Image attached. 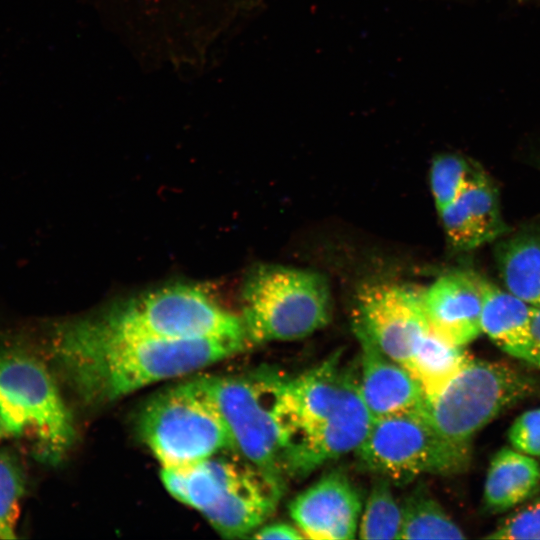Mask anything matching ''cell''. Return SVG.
Masks as SVG:
<instances>
[{
	"label": "cell",
	"mask_w": 540,
	"mask_h": 540,
	"mask_svg": "<svg viewBox=\"0 0 540 540\" xmlns=\"http://www.w3.org/2000/svg\"><path fill=\"white\" fill-rule=\"evenodd\" d=\"M99 319L121 331L161 339L249 342L241 316L191 284H172L143 293Z\"/></svg>",
	"instance_id": "cell-8"
},
{
	"label": "cell",
	"mask_w": 540,
	"mask_h": 540,
	"mask_svg": "<svg viewBox=\"0 0 540 540\" xmlns=\"http://www.w3.org/2000/svg\"><path fill=\"white\" fill-rule=\"evenodd\" d=\"M532 333L536 348L540 354V307H533L532 310Z\"/></svg>",
	"instance_id": "cell-30"
},
{
	"label": "cell",
	"mask_w": 540,
	"mask_h": 540,
	"mask_svg": "<svg viewBox=\"0 0 540 540\" xmlns=\"http://www.w3.org/2000/svg\"><path fill=\"white\" fill-rule=\"evenodd\" d=\"M497 262L506 289L540 307V232L525 230L500 243Z\"/></svg>",
	"instance_id": "cell-19"
},
{
	"label": "cell",
	"mask_w": 540,
	"mask_h": 540,
	"mask_svg": "<svg viewBox=\"0 0 540 540\" xmlns=\"http://www.w3.org/2000/svg\"><path fill=\"white\" fill-rule=\"evenodd\" d=\"M355 453L364 470L406 483L424 474L449 476L466 471L471 444L446 438L421 411H414L373 419Z\"/></svg>",
	"instance_id": "cell-9"
},
{
	"label": "cell",
	"mask_w": 540,
	"mask_h": 540,
	"mask_svg": "<svg viewBox=\"0 0 540 540\" xmlns=\"http://www.w3.org/2000/svg\"><path fill=\"white\" fill-rule=\"evenodd\" d=\"M245 462L236 451L227 450L187 466L162 469L161 479L172 497L201 514L217 501Z\"/></svg>",
	"instance_id": "cell-17"
},
{
	"label": "cell",
	"mask_w": 540,
	"mask_h": 540,
	"mask_svg": "<svg viewBox=\"0 0 540 540\" xmlns=\"http://www.w3.org/2000/svg\"><path fill=\"white\" fill-rule=\"evenodd\" d=\"M242 320L249 342L292 341L325 327L332 305L326 278L314 271L262 264L246 276Z\"/></svg>",
	"instance_id": "cell-4"
},
{
	"label": "cell",
	"mask_w": 540,
	"mask_h": 540,
	"mask_svg": "<svg viewBox=\"0 0 540 540\" xmlns=\"http://www.w3.org/2000/svg\"><path fill=\"white\" fill-rule=\"evenodd\" d=\"M352 326L402 366L430 330L423 292L396 282L364 284L356 293Z\"/></svg>",
	"instance_id": "cell-10"
},
{
	"label": "cell",
	"mask_w": 540,
	"mask_h": 540,
	"mask_svg": "<svg viewBox=\"0 0 540 540\" xmlns=\"http://www.w3.org/2000/svg\"><path fill=\"white\" fill-rule=\"evenodd\" d=\"M236 0H224L220 5L225 8V9H228ZM215 7V6H214ZM216 9L219 8V5L217 7H215ZM202 19L199 17V19H196V20H193V21H188V22H184V23H179V24H174V25H170V26H164L165 29H172L173 32H177L178 30L180 31H187V30H191V29H195V28H198V24H202Z\"/></svg>",
	"instance_id": "cell-29"
},
{
	"label": "cell",
	"mask_w": 540,
	"mask_h": 540,
	"mask_svg": "<svg viewBox=\"0 0 540 540\" xmlns=\"http://www.w3.org/2000/svg\"><path fill=\"white\" fill-rule=\"evenodd\" d=\"M540 483V464L514 448L504 447L492 457L484 485L488 510L501 513L527 500Z\"/></svg>",
	"instance_id": "cell-18"
},
{
	"label": "cell",
	"mask_w": 540,
	"mask_h": 540,
	"mask_svg": "<svg viewBox=\"0 0 540 540\" xmlns=\"http://www.w3.org/2000/svg\"><path fill=\"white\" fill-rule=\"evenodd\" d=\"M25 493V476L11 453L0 451V539L16 538L20 501Z\"/></svg>",
	"instance_id": "cell-24"
},
{
	"label": "cell",
	"mask_w": 540,
	"mask_h": 540,
	"mask_svg": "<svg viewBox=\"0 0 540 540\" xmlns=\"http://www.w3.org/2000/svg\"><path fill=\"white\" fill-rule=\"evenodd\" d=\"M275 411L283 470L295 480L355 452L373 420L359 392L358 363H345L340 351L285 376Z\"/></svg>",
	"instance_id": "cell-2"
},
{
	"label": "cell",
	"mask_w": 540,
	"mask_h": 540,
	"mask_svg": "<svg viewBox=\"0 0 540 540\" xmlns=\"http://www.w3.org/2000/svg\"><path fill=\"white\" fill-rule=\"evenodd\" d=\"M540 395V380L500 362L470 357L421 413L446 438L470 444L473 435L511 406Z\"/></svg>",
	"instance_id": "cell-6"
},
{
	"label": "cell",
	"mask_w": 540,
	"mask_h": 540,
	"mask_svg": "<svg viewBox=\"0 0 540 540\" xmlns=\"http://www.w3.org/2000/svg\"><path fill=\"white\" fill-rule=\"evenodd\" d=\"M401 505L400 539H463L466 537L440 503L422 486L416 487Z\"/></svg>",
	"instance_id": "cell-21"
},
{
	"label": "cell",
	"mask_w": 540,
	"mask_h": 540,
	"mask_svg": "<svg viewBox=\"0 0 540 540\" xmlns=\"http://www.w3.org/2000/svg\"><path fill=\"white\" fill-rule=\"evenodd\" d=\"M439 214L447 239L460 250L477 248L506 231L497 189L477 167L460 196Z\"/></svg>",
	"instance_id": "cell-15"
},
{
	"label": "cell",
	"mask_w": 540,
	"mask_h": 540,
	"mask_svg": "<svg viewBox=\"0 0 540 540\" xmlns=\"http://www.w3.org/2000/svg\"><path fill=\"white\" fill-rule=\"evenodd\" d=\"M508 439L514 449L540 457V408L519 415L509 429Z\"/></svg>",
	"instance_id": "cell-26"
},
{
	"label": "cell",
	"mask_w": 540,
	"mask_h": 540,
	"mask_svg": "<svg viewBox=\"0 0 540 540\" xmlns=\"http://www.w3.org/2000/svg\"><path fill=\"white\" fill-rule=\"evenodd\" d=\"M283 493L246 461L217 501L201 515L226 538L252 536L275 511Z\"/></svg>",
	"instance_id": "cell-13"
},
{
	"label": "cell",
	"mask_w": 540,
	"mask_h": 540,
	"mask_svg": "<svg viewBox=\"0 0 540 540\" xmlns=\"http://www.w3.org/2000/svg\"><path fill=\"white\" fill-rule=\"evenodd\" d=\"M251 537L255 539H305V536L296 525L286 522L262 525Z\"/></svg>",
	"instance_id": "cell-28"
},
{
	"label": "cell",
	"mask_w": 540,
	"mask_h": 540,
	"mask_svg": "<svg viewBox=\"0 0 540 540\" xmlns=\"http://www.w3.org/2000/svg\"><path fill=\"white\" fill-rule=\"evenodd\" d=\"M471 356L464 346L455 345L431 328L416 343L404 367L423 389L426 398L438 394Z\"/></svg>",
	"instance_id": "cell-20"
},
{
	"label": "cell",
	"mask_w": 540,
	"mask_h": 540,
	"mask_svg": "<svg viewBox=\"0 0 540 540\" xmlns=\"http://www.w3.org/2000/svg\"><path fill=\"white\" fill-rule=\"evenodd\" d=\"M247 346L232 339L168 340L112 328L99 318L60 325L53 354L88 404H108L160 381L189 375Z\"/></svg>",
	"instance_id": "cell-1"
},
{
	"label": "cell",
	"mask_w": 540,
	"mask_h": 540,
	"mask_svg": "<svg viewBox=\"0 0 540 540\" xmlns=\"http://www.w3.org/2000/svg\"><path fill=\"white\" fill-rule=\"evenodd\" d=\"M480 279L462 271L444 274L423 292L431 330L443 339L465 346L481 333Z\"/></svg>",
	"instance_id": "cell-14"
},
{
	"label": "cell",
	"mask_w": 540,
	"mask_h": 540,
	"mask_svg": "<svg viewBox=\"0 0 540 540\" xmlns=\"http://www.w3.org/2000/svg\"><path fill=\"white\" fill-rule=\"evenodd\" d=\"M149 22H162L201 11L215 0H136Z\"/></svg>",
	"instance_id": "cell-27"
},
{
	"label": "cell",
	"mask_w": 540,
	"mask_h": 540,
	"mask_svg": "<svg viewBox=\"0 0 540 540\" xmlns=\"http://www.w3.org/2000/svg\"><path fill=\"white\" fill-rule=\"evenodd\" d=\"M75 437L73 419L47 367L22 350L0 352V440H27L44 461H59Z\"/></svg>",
	"instance_id": "cell-3"
},
{
	"label": "cell",
	"mask_w": 540,
	"mask_h": 540,
	"mask_svg": "<svg viewBox=\"0 0 540 540\" xmlns=\"http://www.w3.org/2000/svg\"><path fill=\"white\" fill-rule=\"evenodd\" d=\"M140 436L162 469L187 466L234 450L225 420L203 376L150 398L141 410Z\"/></svg>",
	"instance_id": "cell-5"
},
{
	"label": "cell",
	"mask_w": 540,
	"mask_h": 540,
	"mask_svg": "<svg viewBox=\"0 0 540 540\" xmlns=\"http://www.w3.org/2000/svg\"><path fill=\"white\" fill-rule=\"evenodd\" d=\"M484 537L487 539H540V495L515 510Z\"/></svg>",
	"instance_id": "cell-25"
},
{
	"label": "cell",
	"mask_w": 540,
	"mask_h": 540,
	"mask_svg": "<svg viewBox=\"0 0 540 540\" xmlns=\"http://www.w3.org/2000/svg\"><path fill=\"white\" fill-rule=\"evenodd\" d=\"M391 483L388 478L376 475L361 513L359 538H401L402 505L396 500Z\"/></svg>",
	"instance_id": "cell-22"
},
{
	"label": "cell",
	"mask_w": 540,
	"mask_h": 540,
	"mask_svg": "<svg viewBox=\"0 0 540 540\" xmlns=\"http://www.w3.org/2000/svg\"><path fill=\"white\" fill-rule=\"evenodd\" d=\"M476 166L455 154L437 156L430 169V187L438 212L453 203L466 188Z\"/></svg>",
	"instance_id": "cell-23"
},
{
	"label": "cell",
	"mask_w": 540,
	"mask_h": 540,
	"mask_svg": "<svg viewBox=\"0 0 540 540\" xmlns=\"http://www.w3.org/2000/svg\"><path fill=\"white\" fill-rule=\"evenodd\" d=\"M284 374L269 367L228 375H203L231 434L234 449L282 493L287 478L276 421V402Z\"/></svg>",
	"instance_id": "cell-7"
},
{
	"label": "cell",
	"mask_w": 540,
	"mask_h": 540,
	"mask_svg": "<svg viewBox=\"0 0 540 540\" xmlns=\"http://www.w3.org/2000/svg\"><path fill=\"white\" fill-rule=\"evenodd\" d=\"M481 329L501 350L540 369L532 333L533 307L508 290L480 279Z\"/></svg>",
	"instance_id": "cell-16"
},
{
	"label": "cell",
	"mask_w": 540,
	"mask_h": 540,
	"mask_svg": "<svg viewBox=\"0 0 540 540\" xmlns=\"http://www.w3.org/2000/svg\"><path fill=\"white\" fill-rule=\"evenodd\" d=\"M289 513L305 538L354 539L362 513L356 485L340 470L321 476L289 504Z\"/></svg>",
	"instance_id": "cell-11"
},
{
	"label": "cell",
	"mask_w": 540,
	"mask_h": 540,
	"mask_svg": "<svg viewBox=\"0 0 540 540\" xmlns=\"http://www.w3.org/2000/svg\"><path fill=\"white\" fill-rule=\"evenodd\" d=\"M355 335L359 392L372 419L421 411L426 395L408 370L366 336Z\"/></svg>",
	"instance_id": "cell-12"
}]
</instances>
